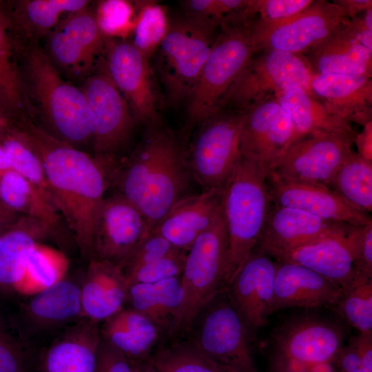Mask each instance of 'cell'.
I'll use <instances>...</instances> for the list:
<instances>
[{
    "label": "cell",
    "mask_w": 372,
    "mask_h": 372,
    "mask_svg": "<svg viewBox=\"0 0 372 372\" xmlns=\"http://www.w3.org/2000/svg\"><path fill=\"white\" fill-rule=\"evenodd\" d=\"M152 230L141 211L121 194L105 198L95 225L93 258L122 268Z\"/></svg>",
    "instance_id": "17"
},
{
    "label": "cell",
    "mask_w": 372,
    "mask_h": 372,
    "mask_svg": "<svg viewBox=\"0 0 372 372\" xmlns=\"http://www.w3.org/2000/svg\"><path fill=\"white\" fill-rule=\"evenodd\" d=\"M3 234V233H0V240H1V236H2Z\"/></svg>",
    "instance_id": "58"
},
{
    "label": "cell",
    "mask_w": 372,
    "mask_h": 372,
    "mask_svg": "<svg viewBox=\"0 0 372 372\" xmlns=\"http://www.w3.org/2000/svg\"><path fill=\"white\" fill-rule=\"evenodd\" d=\"M242 110L223 107L204 123L187 163L205 190L220 189L241 157Z\"/></svg>",
    "instance_id": "10"
},
{
    "label": "cell",
    "mask_w": 372,
    "mask_h": 372,
    "mask_svg": "<svg viewBox=\"0 0 372 372\" xmlns=\"http://www.w3.org/2000/svg\"><path fill=\"white\" fill-rule=\"evenodd\" d=\"M17 132L39 158L56 209L81 254L93 258L94 235L108 178L103 158H93L34 124L27 116Z\"/></svg>",
    "instance_id": "1"
},
{
    "label": "cell",
    "mask_w": 372,
    "mask_h": 372,
    "mask_svg": "<svg viewBox=\"0 0 372 372\" xmlns=\"http://www.w3.org/2000/svg\"><path fill=\"white\" fill-rule=\"evenodd\" d=\"M271 207L255 249L276 260L301 245L353 226L328 221L294 208Z\"/></svg>",
    "instance_id": "20"
},
{
    "label": "cell",
    "mask_w": 372,
    "mask_h": 372,
    "mask_svg": "<svg viewBox=\"0 0 372 372\" xmlns=\"http://www.w3.org/2000/svg\"><path fill=\"white\" fill-rule=\"evenodd\" d=\"M45 39L44 49L59 72L85 79L101 63L107 38L88 6L65 16Z\"/></svg>",
    "instance_id": "13"
},
{
    "label": "cell",
    "mask_w": 372,
    "mask_h": 372,
    "mask_svg": "<svg viewBox=\"0 0 372 372\" xmlns=\"http://www.w3.org/2000/svg\"><path fill=\"white\" fill-rule=\"evenodd\" d=\"M178 249L153 229L138 245L122 266L123 271L148 264Z\"/></svg>",
    "instance_id": "46"
},
{
    "label": "cell",
    "mask_w": 372,
    "mask_h": 372,
    "mask_svg": "<svg viewBox=\"0 0 372 372\" xmlns=\"http://www.w3.org/2000/svg\"><path fill=\"white\" fill-rule=\"evenodd\" d=\"M190 174L172 132L154 130L118 173V194L141 211L153 229L184 196Z\"/></svg>",
    "instance_id": "3"
},
{
    "label": "cell",
    "mask_w": 372,
    "mask_h": 372,
    "mask_svg": "<svg viewBox=\"0 0 372 372\" xmlns=\"http://www.w3.org/2000/svg\"><path fill=\"white\" fill-rule=\"evenodd\" d=\"M2 147L12 169L32 184L54 205L42 163L28 144L16 132L14 136L4 142Z\"/></svg>",
    "instance_id": "42"
},
{
    "label": "cell",
    "mask_w": 372,
    "mask_h": 372,
    "mask_svg": "<svg viewBox=\"0 0 372 372\" xmlns=\"http://www.w3.org/2000/svg\"><path fill=\"white\" fill-rule=\"evenodd\" d=\"M256 19L248 7L220 22L198 81L188 99L190 124L203 123L220 110L225 95L258 53L253 36Z\"/></svg>",
    "instance_id": "5"
},
{
    "label": "cell",
    "mask_w": 372,
    "mask_h": 372,
    "mask_svg": "<svg viewBox=\"0 0 372 372\" xmlns=\"http://www.w3.org/2000/svg\"><path fill=\"white\" fill-rule=\"evenodd\" d=\"M227 247L223 207L211 226L194 242L187 252L180 280L183 300L173 334L189 332L199 312L220 291Z\"/></svg>",
    "instance_id": "7"
},
{
    "label": "cell",
    "mask_w": 372,
    "mask_h": 372,
    "mask_svg": "<svg viewBox=\"0 0 372 372\" xmlns=\"http://www.w3.org/2000/svg\"><path fill=\"white\" fill-rule=\"evenodd\" d=\"M328 187L351 206L369 214L372 210V162L353 152L340 165Z\"/></svg>",
    "instance_id": "37"
},
{
    "label": "cell",
    "mask_w": 372,
    "mask_h": 372,
    "mask_svg": "<svg viewBox=\"0 0 372 372\" xmlns=\"http://www.w3.org/2000/svg\"><path fill=\"white\" fill-rule=\"evenodd\" d=\"M98 25L107 39L126 35L133 30L135 20L134 8L124 0L101 1L94 10Z\"/></svg>",
    "instance_id": "43"
},
{
    "label": "cell",
    "mask_w": 372,
    "mask_h": 372,
    "mask_svg": "<svg viewBox=\"0 0 372 372\" xmlns=\"http://www.w3.org/2000/svg\"><path fill=\"white\" fill-rule=\"evenodd\" d=\"M128 285L123 269L112 262L92 258L81 287L84 318L105 321L123 308Z\"/></svg>",
    "instance_id": "26"
},
{
    "label": "cell",
    "mask_w": 372,
    "mask_h": 372,
    "mask_svg": "<svg viewBox=\"0 0 372 372\" xmlns=\"http://www.w3.org/2000/svg\"><path fill=\"white\" fill-rule=\"evenodd\" d=\"M334 1L344 9L349 19L372 8L371 0H337Z\"/></svg>",
    "instance_id": "54"
},
{
    "label": "cell",
    "mask_w": 372,
    "mask_h": 372,
    "mask_svg": "<svg viewBox=\"0 0 372 372\" xmlns=\"http://www.w3.org/2000/svg\"><path fill=\"white\" fill-rule=\"evenodd\" d=\"M68 265L63 252L39 242L27 258L24 274L16 291L32 296L49 288L64 278Z\"/></svg>",
    "instance_id": "38"
},
{
    "label": "cell",
    "mask_w": 372,
    "mask_h": 372,
    "mask_svg": "<svg viewBox=\"0 0 372 372\" xmlns=\"http://www.w3.org/2000/svg\"><path fill=\"white\" fill-rule=\"evenodd\" d=\"M222 209L220 189L183 196L152 229L175 247L187 251Z\"/></svg>",
    "instance_id": "25"
},
{
    "label": "cell",
    "mask_w": 372,
    "mask_h": 372,
    "mask_svg": "<svg viewBox=\"0 0 372 372\" xmlns=\"http://www.w3.org/2000/svg\"><path fill=\"white\" fill-rule=\"evenodd\" d=\"M271 203L297 209L322 219L351 225L372 221L368 214L349 204L330 187L313 183L287 181L267 176Z\"/></svg>",
    "instance_id": "19"
},
{
    "label": "cell",
    "mask_w": 372,
    "mask_h": 372,
    "mask_svg": "<svg viewBox=\"0 0 372 372\" xmlns=\"http://www.w3.org/2000/svg\"><path fill=\"white\" fill-rule=\"evenodd\" d=\"M0 114L20 118L25 112L17 51L8 19L0 7Z\"/></svg>",
    "instance_id": "36"
},
{
    "label": "cell",
    "mask_w": 372,
    "mask_h": 372,
    "mask_svg": "<svg viewBox=\"0 0 372 372\" xmlns=\"http://www.w3.org/2000/svg\"><path fill=\"white\" fill-rule=\"evenodd\" d=\"M147 362L154 372H221L190 341L161 348Z\"/></svg>",
    "instance_id": "40"
},
{
    "label": "cell",
    "mask_w": 372,
    "mask_h": 372,
    "mask_svg": "<svg viewBox=\"0 0 372 372\" xmlns=\"http://www.w3.org/2000/svg\"><path fill=\"white\" fill-rule=\"evenodd\" d=\"M17 51L26 115L73 146L92 141V114L81 88L63 79L40 43L17 45Z\"/></svg>",
    "instance_id": "2"
},
{
    "label": "cell",
    "mask_w": 372,
    "mask_h": 372,
    "mask_svg": "<svg viewBox=\"0 0 372 372\" xmlns=\"http://www.w3.org/2000/svg\"><path fill=\"white\" fill-rule=\"evenodd\" d=\"M355 133L316 132L302 135L290 145L267 176L328 187L340 165L355 152Z\"/></svg>",
    "instance_id": "12"
},
{
    "label": "cell",
    "mask_w": 372,
    "mask_h": 372,
    "mask_svg": "<svg viewBox=\"0 0 372 372\" xmlns=\"http://www.w3.org/2000/svg\"><path fill=\"white\" fill-rule=\"evenodd\" d=\"M53 233L39 221L24 216L0 240V289L15 290L25 271L27 258L44 238Z\"/></svg>",
    "instance_id": "32"
},
{
    "label": "cell",
    "mask_w": 372,
    "mask_h": 372,
    "mask_svg": "<svg viewBox=\"0 0 372 372\" xmlns=\"http://www.w3.org/2000/svg\"><path fill=\"white\" fill-rule=\"evenodd\" d=\"M349 19L344 9L334 1H314L302 12L284 20L262 22L256 18L254 40L258 52L277 50L302 55Z\"/></svg>",
    "instance_id": "11"
},
{
    "label": "cell",
    "mask_w": 372,
    "mask_h": 372,
    "mask_svg": "<svg viewBox=\"0 0 372 372\" xmlns=\"http://www.w3.org/2000/svg\"><path fill=\"white\" fill-rule=\"evenodd\" d=\"M275 272L276 262L272 258L254 249L224 289L249 340L256 337L273 313Z\"/></svg>",
    "instance_id": "18"
},
{
    "label": "cell",
    "mask_w": 372,
    "mask_h": 372,
    "mask_svg": "<svg viewBox=\"0 0 372 372\" xmlns=\"http://www.w3.org/2000/svg\"><path fill=\"white\" fill-rule=\"evenodd\" d=\"M313 98L332 114L363 125L371 121V76L314 74L311 82Z\"/></svg>",
    "instance_id": "24"
},
{
    "label": "cell",
    "mask_w": 372,
    "mask_h": 372,
    "mask_svg": "<svg viewBox=\"0 0 372 372\" xmlns=\"http://www.w3.org/2000/svg\"><path fill=\"white\" fill-rule=\"evenodd\" d=\"M0 200L12 210L39 221L53 234L59 229L61 216L55 207L13 169L0 177Z\"/></svg>",
    "instance_id": "35"
},
{
    "label": "cell",
    "mask_w": 372,
    "mask_h": 372,
    "mask_svg": "<svg viewBox=\"0 0 372 372\" xmlns=\"http://www.w3.org/2000/svg\"><path fill=\"white\" fill-rule=\"evenodd\" d=\"M356 153L362 158L372 162V120L362 125L360 132H356L353 139Z\"/></svg>",
    "instance_id": "53"
},
{
    "label": "cell",
    "mask_w": 372,
    "mask_h": 372,
    "mask_svg": "<svg viewBox=\"0 0 372 372\" xmlns=\"http://www.w3.org/2000/svg\"><path fill=\"white\" fill-rule=\"evenodd\" d=\"M345 24L307 52L313 74L371 76L372 52L354 39Z\"/></svg>",
    "instance_id": "28"
},
{
    "label": "cell",
    "mask_w": 372,
    "mask_h": 372,
    "mask_svg": "<svg viewBox=\"0 0 372 372\" xmlns=\"http://www.w3.org/2000/svg\"><path fill=\"white\" fill-rule=\"evenodd\" d=\"M132 372H154L147 361L142 363L130 362Z\"/></svg>",
    "instance_id": "56"
},
{
    "label": "cell",
    "mask_w": 372,
    "mask_h": 372,
    "mask_svg": "<svg viewBox=\"0 0 372 372\" xmlns=\"http://www.w3.org/2000/svg\"><path fill=\"white\" fill-rule=\"evenodd\" d=\"M169 26L163 6L154 2L142 3L136 17L132 43L149 59L157 51Z\"/></svg>",
    "instance_id": "41"
},
{
    "label": "cell",
    "mask_w": 372,
    "mask_h": 372,
    "mask_svg": "<svg viewBox=\"0 0 372 372\" xmlns=\"http://www.w3.org/2000/svg\"><path fill=\"white\" fill-rule=\"evenodd\" d=\"M183 300L180 276L152 283L130 285L127 301L130 307L151 320L161 332L173 334Z\"/></svg>",
    "instance_id": "31"
},
{
    "label": "cell",
    "mask_w": 372,
    "mask_h": 372,
    "mask_svg": "<svg viewBox=\"0 0 372 372\" xmlns=\"http://www.w3.org/2000/svg\"><path fill=\"white\" fill-rule=\"evenodd\" d=\"M259 52L251 59L227 91L220 109L242 110L291 86L302 87L311 95L314 74L305 57L277 50Z\"/></svg>",
    "instance_id": "9"
},
{
    "label": "cell",
    "mask_w": 372,
    "mask_h": 372,
    "mask_svg": "<svg viewBox=\"0 0 372 372\" xmlns=\"http://www.w3.org/2000/svg\"><path fill=\"white\" fill-rule=\"evenodd\" d=\"M187 252L177 249L152 262L123 271L128 287L134 284L152 283L180 276Z\"/></svg>",
    "instance_id": "44"
},
{
    "label": "cell",
    "mask_w": 372,
    "mask_h": 372,
    "mask_svg": "<svg viewBox=\"0 0 372 372\" xmlns=\"http://www.w3.org/2000/svg\"><path fill=\"white\" fill-rule=\"evenodd\" d=\"M93 121L92 142L98 157L108 158L127 139L133 126L125 99L105 70L102 61L81 87Z\"/></svg>",
    "instance_id": "15"
},
{
    "label": "cell",
    "mask_w": 372,
    "mask_h": 372,
    "mask_svg": "<svg viewBox=\"0 0 372 372\" xmlns=\"http://www.w3.org/2000/svg\"><path fill=\"white\" fill-rule=\"evenodd\" d=\"M30 356L25 344L9 333L0 343V372H29Z\"/></svg>",
    "instance_id": "49"
},
{
    "label": "cell",
    "mask_w": 372,
    "mask_h": 372,
    "mask_svg": "<svg viewBox=\"0 0 372 372\" xmlns=\"http://www.w3.org/2000/svg\"><path fill=\"white\" fill-rule=\"evenodd\" d=\"M12 169L10 161L1 146H0V177L6 172Z\"/></svg>",
    "instance_id": "55"
},
{
    "label": "cell",
    "mask_w": 372,
    "mask_h": 372,
    "mask_svg": "<svg viewBox=\"0 0 372 372\" xmlns=\"http://www.w3.org/2000/svg\"><path fill=\"white\" fill-rule=\"evenodd\" d=\"M313 0H252L251 10L258 21L275 22L302 12Z\"/></svg>",
    "instance_id": "47"
},
{
    "label": "cell",
    "mask_w": 372,
    "mask_h": 372,
    "mask_svg": "<svg viewBox=\"0 0 372 372\" xmlns=\"http://www.w3.org/2000/svg\"><path fill=\"white\" fill-rule=\"evenodd\" d=\"M336 325L318 319H301L283 326L274 335L279 355L307 364L331 362L342 348Z\"/></svg>",
    "instance_id": "22"
},
{
    "label": "cell",
    "mask_w": 372,
    "mask_h": 372,
    "mask_svg": "<svg viewBox=\"0 0 372 372\" xmlns=\"http://www.w3.org/2000/svg\"><path fill=\"white\" fill-rule=\"evenodd\" d=\"M8 332L6 329L4 324L0 320V343L3 340Z\"/></svg>",
    "instance_id": "57"
},
{
    "label": "cell",
    "mask_w": 372,
    "mask_h": 372,
    "mask_svg": "<svg viewBox=\"0 0 372 372\" xmlns=\"http://www.w3.org/2000/svg\"><path fill=\"white\" fill-rule=\"evenodd\" d=\"M345 25L354 39L372 52V8L349 19Z\"/></svg>",
    "instance_id": "51"
},
{
    "label": "cell",
    "mask_w": 372,
    "mask_h": 372,
    "mask_svg": "<svg viewBox=\"0 0 372 372\" xmlns=\"http://www.w3.org/2000/svg\"><path fill=\"white\" fill-rule=\"evenodd\" d=\"M273 96L291 118L298 137L316 132H356L350 123L331 114L302 87L291 86Z\"/></svg>",
    "instance_id": "34"
},
{
    "label": "cell",
    "mask_w": 372,
    "mask_h": 372,
    "mask_svg": "<svg viewBox=\"0 0 372 372\" xmlns=\"http://www.w3.org/2000/svg\"><path fill=\"white\" fill-rule=\"evenodd\" d=\"M220 370L221 372H228V371H223L220 369Z\"/></svg>",
    "instance_id": "59"
},
{
    "label": "cell",
    "mask_w": 372,
    "mask_h": 372,
    "mask_svg": "<svg viewBox=\"0 0 372 372\" xmlns=\"http://www.w3.org/2000/svg\"><path fill=\"white\" fill-rule=\"evenodd\" d=\"M103 68L137 120L154 124L156 96L148 59L132 41L107 39Z\"/></svg>",
    "instance_id": "16"
},
{
    "label": "cell",
    "mask_w": 372,
    "mask_h": 372,
    "mask_svg": "<svg viewBox=\"0 0 372 372\" xmlns=\"http://www.w3.org/2000/svg\"><path fill=\"white\" fill-rule=\"evenodd\" d=\"M242 111L241 156L268 175L298 136L291 118L273 95L249 105Z\"/></svg>",
    "instance_id": "14"
},
{
    "label": "cell",
    "mask_w": 372,
    "mask_h": 372,
    "mask_svg": "<svg viewBox=\"0 0 372 372\" xmlns=\"http://www.w3.org/2000/svg\"><path fill=\"white\" fill-rule=\"evenodd\" d=\"M189 331V341L221 370L257 372L247 333L225 289L203 308Z\"/></svg>",
    "instance_id": "8"
},
{
    "label": "cell",
    "mask_w": 372,
    "mask_h": 372,
    "mask_svg": "<svg viewBox=\"0 0 372 372\" xmlns=\"http://www.w3.org/2000/svg\"><path fill=\"white\" fill-rule=\"evenodd\" d=\"M86 0H21L11 3L9 22L17 45L40 43L67 14L89 6Z\"/></svg>",
    "instance_id": "27"
},
{
    "label": "cell",
    "mask_w": 372,
    "mask_h": 372,
    "mask_svg": "<svg viewBox=\"0 0 372 372\" xmlns=\"http://www.w3.org/2000/svg\"><path fill=\"white\" fill-rule=\"evenodd\" d=\"M25 307V316L34 327H57L83 318L81 287L63 278L52 287L32 295Z\"/></svg>",
    "instance_id": "33"
},
{
    "label": "cell",
    "mask_w": 372,
    "mask_h": 372,
    "mask_svg": "<svg viewBox=\"0 0 372 372\" xmlns=\"http://www.w3.org/2000/svg\"><path fill=\"white\" fill-rule=\"evenodd\" d=\"M338 355L341 372H365L361 357L352 340L347 347L341 348Z\"/></svg>",
    "instance_id": "52"
},
{
    "label": "cell",
    "mask_w": 372,
    "mask_h": 372,
    "mask_svg": "<svg viewBox=\"0 0 372 372\" xmlns=\"http://www.w3.org/2000/svg\"><path fill=\"white\" fill-rule=\"evenodd\" d=\"M335 306L360 333H372V278L356 274Z\"/></svg>",
    "instance_id": "39"
},
{
    "label": "cell",
    "mask_w": 372,
    "mask_h": 372,
    "mask_svg": "<svg viewBox=\"0 0 372 372\" xmlns=\"http://www.w3.org/2000/svg\"><path fill=\"white\" fill-rule=\"evenodd\" d=\"M249 0H189L183 5L187 15L220 23L227 17L245 9Z\"/></svg>",
    "instance_id": "45"
},
{
    "label": "cell",
    "mask_w": 372,
    "mask_h": 372,
    "mask_svg": "<svg viewBox=\"0 0 372 372\" xmlns=\"http://www.w3.org/2000/svg\"><path fill=\"white\" fill-rule=\"evenodd\" d=\"M220 28L214 21L186 15L169 23L156 52L160 81L169 102L188 100Z\"/></svg>",
    "instance_id": "6"
},
{
    "label": "cell",
    "mask_w": 372,
    "mask_h": 372,
    "mask_svg": "<svg viewBox=\"0 0 372 372\" xmlns=\"http://www.w3.org/2000/svg\"><path fill=\"white\" fill-rule=\"evenodd\" d=\"M267 174L241 156L220 189L227 247L223 288L255 249L271 208Z\"/></svg>",
    "instance_id": "4"
},
{
    "label": "cell",
    "mask_w": 372,
    "mask_h": 372,
    "mask_svg": "<svg viewBox=\"0 0 372 372\" xmlns=\"http://www.w3.org/2000/svg\"><path fill=\"white\" fill-rule=\"evenodd\" d=\"M100 332L104 340L135 363L149 359L161 333L151 320L132 308L123 309L105 320Z\"/></svg>",
    "instance_id": "30"
},
{
    "label": "cell",
    "mask_w": 372,
    "mask_h": 372,
    "mask_svg": "<svg viewBox=\"0 0 372 372\" xmlns=\"http://www.w3.org/2000/svg\"><path fill=\"white\" fill-rule=\"evenodd\" d=\"M96 372H132L130 360L101 336Z\"/></svg>",
    "instance_id": "50"
},
{
    "label": "cell",
    "mask_w": 372,
    "mask_h": 372,
    "mask_svg": "<svg viewBox=\"0 0 372 372\" xmlns=\"http://www.w3.org/2000/svg\"><path fill=\"white\" fill-rule=\"evenodd\" d=\"M101 340L98 322L85 318L69 329L45 353L42 372H96Z\"/></svg>",
    "instance_id": "29"
},
{
    "label": "cell",
    "mask_w": 372,
    "mask_h": 372,
    "mask_svg": "<svg viewBox=\"0 0 372 372\" xmlns=\"http://www.w3.org/2000/svg\"><path fill=\"white\" fill-rule=\"evenodd\" d=\"M355 274L372 278V221L351 231Z\"/></svg>",
    "instance_id": "48"
},
{
    "label": "cell",
    "mask_w": 372,
    "mask_h": 372,
    "mask_svg": "<svg viewBox=\"0 0 372 372\" xmlns=\"http://www.w3.org/2000/svg\"><path fill=\"white\" fill-rule=\"evenodd\" d=\"M354 226L356 225L347 231L322 236L293 249L280 256L277 261L304 266L343 290L355 276L351 236Z\"/></svg>",
    "instance_id": "21"
},
{
    "label": "cell",
    "mask_w": 372,
    "mask_h": 372,
    "mask_svg": "<svg viewBox=\"0 0 372 372\" xmlns=\"http://www.w3.org/2000/svg\"><path fill=\"white\" fill-rule=\"evenodd\" d=\"M342 292L340 287L304 266L276 262L273 312L292 307L335 306Z\"/></svg>",
    "instance_id": "23"
}]
</instances>
